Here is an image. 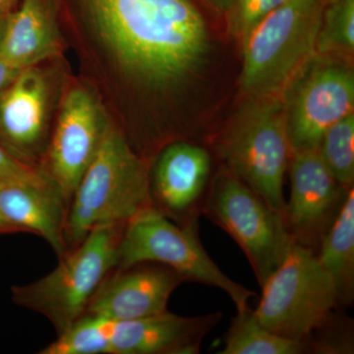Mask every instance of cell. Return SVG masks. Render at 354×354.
<instances>
[{
	"instance_id": "1",
	"label": "cell",
	"mask_w": 354,
	"mask_h": 354,
	"mask_svg": "<svg viewBox=\"0 0 354 354\" xmlns=\"http://www.w3.org/2000/svg\"><path fill=\"white\" fill-rule=\"evenodd\" d=\"M118 64L162 87L201 64L209 48L206 23L190 0H78Z\"/></svg>"
},
{
	"instance_id": "2",
	"label": "cell",
	"mask_w": 354,
	"mask_h": 354,
	"mask_svg": "<svg viewBox=\"0 0 354 354\" xmlns=\"http://www.w3.org/2000/svg\"><path fill=\"white\" fill-rule=\"evenodd\" d=\"M149 174V162L133 149L124 133L109 123L70 202L64 227L68 250L95 228L127 225L152 207Z\"/></svg>"
},
{
	"instance_id": "3",
	"label": "cell",
	"mask_w": 354,
	"mask_h": 354,
	"mask_svg": "<svg viewBox=\"0 0 354 354\" xmlns=\"http://www.w3.org/2000/svg\"><path fill=\"white\" fill-rule=\"evenodd\" d=\"M214 146L223 167L285 218L291 148L281 95L248 97Z\"/></svg>"
},
{
	"instance_id": "4",
	"label": "cell",
	"mask_w": 354,
	"mask_h": 354,
	"mask_svg": "<svg viewBox=\"0 0 354 354\" xmlns=\"http://www.w3.org/2000/svg\"><path fill=\"white\" fill-rule=\"evenodd\" d=\"M324 1L286 0L242 39L244 94L281 95L315 55Z\"/></svg>"
},
{
	"instance_id": "5",
	"label": "cell",
	"mask_w": 354,
	"mask_h": 354,
	"mask_svg": "<svg viewBox=\"0 0 354 354\" xmlns=\"http://www.w3.org/2000/svg\"><path fill=\"white\" fill-rule=\"evenodd\" d=\"M125 225L95 228L79 245L62 257L55 270L24 286H14V304L41 314L57 335L81 317L95 291L116 266Z\"/></svg>"
},
{
	"instance_id": "6",
	"label": "cell",
	"mask_w": 354,
	"mask_h": 354,
	"mask_svg": "<svg viewBox=\"0 0 354 354\" xmlns=\"http://www.w3.org/2000/svg\"><path fill=\"white\" fill-rule=\"evenodd\" d=\"M261 288L254 316L270 332L291 339L308 342L342 308L316 253L297 243Z\"/></svg>"
},
{
	"instance_id": "7",
	"label": "cell",
	"mask_w": 354,
	"mask_h": 354,
	"mask_svg": "<svg viewBox=\"0 0 354 354\" xmlns=\"http://www.w3.org/2000/svg\"><path fill=\"white\" fill-rule=\"evenodd\" d=\"M143 262L171 268L185 279L227 293L237 312L250 308L255 293L228 278L203 247L198 225H177L153 207L140 212L123 228L116 269Z\"/></svg>"
},
{
	"instance_id": "8",
	"label": "cell",
	"mask_w": 354,
	"mask_h": 354,
	"mask_svg": "<svg viewBox=\"0 0 354 354\" xmlns=\"http://www.w3.org/2000/svg\"><path fill=\"white\" fill-rule=\"evenodd\" d=\"M203 216L239 244L260 286L295 243L283 216L223 165L213 177Z\"/></svg>"
},
{
	"instance_id": "9",
	"label": "cell",
	"mask_w": 354,
	"mask_h": 354,
	"mask_svg": "<svg viewBox=\"0 0 354 354\" xmlns=\"http://www.w3.org/2000/svg\"><path fill=\"white\" fill-rule=\"evenodd\" d=\"M291 153L318 150L324 133L354 113V73L349 62L314 57L281 94Z\"/></svg>"
},
{
	"instance_id": "10",
	"label": "cell",
	"mask_w": 354,
	"mask_h": 354,
	"mask_svg": "<svg viewBox=\"0 0 354 354\" xmlns=\"http://www.w3.org/2000/svg\"><path fill=\"white\" fill-rule=\"evenodd\" d=\"M109 123L101 104L88 88L74 86L64 95L39 171L68 206L101 147Z\"/></svg>"
},
{
	"instance_id": "11",
	"label": "cell",
	"mask_w": 354,
	"mask_h": 354,
	"mask_svg": "<svg viewBox=\"0 0 354 354\" xmlns=\"http://www.w3.org/2000/svg\"><path fill=\"white\" fill-rule=\"evenodd\" d=\"M213 177L208 149L187 140L169 142L150 165L153 208L177 225L199 227Z\"/></svg>"
},
{
	"instance_id": "12",
	"label": "cell",
	"mask_w": 354,
	"mask_h": 354,
	"mask_svg": "<svg viewBox=\"0 0 354 354\" xmlns=\"http://www.w3.org/2000/svg\"><path fill=\"white\" fill-rule=\"evenodd\" d=\"M288 172L290 196L286 202V227L295 243L317 253L349 190L335 180L317 151L291 153Z\"/></svg>"
},
{
	"instance_id": "13",
	"label": "cell",
	"mask_w": 354,
	"mask_h": 354,
	"mask_svg": "<svg viewBox=\"0 0 354 354\" xmlns=\"http://www.w3.org/2000/svg\"><path fill=\"white\" fill-rule=\"evenodd\" d=\"M50 83L38 67L22 69L0 95V142L14 157L39 169L48 141Z\"/></svg>"
},
{
	"instance_id": "14",
	"label": "cell",
	"mask_w": 354,
	"mask_h": 354,
	"mask_svg": "<svg viewBox=\"0 0 354 354\" xmlns=\"http://www.w3.org/2000/svg\"><path fill=\"white\" fill-rule=\"evenodd\" d=\"M184 281L180 274L158 263L114 268L95 291L85 314L121 322L164 313L169 311L172 293Z\"/></svg>"
},
{
	"instance_id": "15",
	"label": "cell",
	"mask_w": 354,
	"mask_h": 354,
	"mask_svg": "<svg viewBox=\"0 0 354 354\" xmlns=\"http://www.w3.org/2000/svg\"><path fill=\"white\" fill-rule=\"evenodd\" d=\"M221 319V313L183 317L167 311L114 322L111 354H197Z\"/></svg>"
},
{
	"instance_id": "16",
	"label": "cell",
	"mask_w": 354,
	"mask_h": 354,
	"mask_svg": "<svg viewBox=\"0 0 354 354\" xmlns=\"http://www.w3.org/2000/svg\"><path fill=\"white\" fill-rule=\"evenodd\" d=\"M68 208L50 181L0 183V213L7 223L18 234L39 235L58 258L68 251L64 239Z\"/></svg>"
},
{
	"instance_id": "17",
	"label": "cell",
	"mask_w": 354,
	"mask_h": 354,
	"mask_svg": "<svg viewBox=\"0 0 354 354\" xmlns=\"http://www.w3.org/2000/svg\"><path fill=\"white\" fill-rule=\"evenodd\" d=\"M62 48L55 0H20L0 43V58L17 69L36 66Z\"/></svg>"
},
{
	"instance_id": "18",
	"label": "cell",
	"mask_w": 354,
	"mask_h": 354,
	"mask_svg": "<svg viewBox=\"0 0 354 354\" xmlns=\"http://www.w3.org/2000/svg\"><path fill=\"white\" fill-rule=\"evenodd\" d=\"M334 281L341 307L354 298V189L348 191L339 215L323 237L316 253Z\"/></svg>"
},
{
	"instance_id": "19",
	"label": "cell",
	"mask_w": 354,
	"mask_h": 354,
	"mask_svg": "<svg viewBox=\"0 0 354 354\" xmlns=\"http://www.w3.org/2000/svg\"><path fill=\"white\" fill-rule=\"evenodd\" d=\"M311 353L307 342L291 339L263 327L250 308L237 312L218 354H304Z\"/></svg>"
},
{
	"instance_id": "20",
	"label": "cell",
	"mask_w": 354,
	"mask_h": 354,
	"mask_svg": "<svg viewBox=\"0 0 354 354\" xmlns=\"http://www.w3.org/2000/svg\"><path fill=\"white\" fill-rule=\"evenodd\" d=\"M316 55L349 62L354 53V0H325Z\"/></svg>"
},
{
	"instance_id": "21",
	"label": "cell",
	"mask_w": 354,
	"mask_h": 354,
	"mask_svg": "<svg viewBox=\"0 0 354 354\" xmlns=\"http://www.w3.org/2000/svg\"><path fill=\"white\" fill-rule=\"evenodd\" d=\"M113 328V321L85 314L39 353L111 354Z\"/></svg>"
},
{
	"instance_id": "22",
	"label": "cell",
	"mask_w": 354,
	"mask_h": 354,
	"mask_svg": "<svg viewBox=\"0 0 354 354\" xmlns=\"http://www.w3.org/2000/svg\"><path fill=\"white\" fill-rule=\"evenodd\" d=\"M317 152L344 189L353 188L354 113L337 121L324 133Z\"/></svg>"
},
{
	"instance_id": "23",
	"label": "cell",
	"mask_w": 354,
	"mask_h": 354,
	"mask_svg": "<svg viewBox=\"0 0 354 354\" xmlns=\"http://www.w3.org/2000/svg\"><path fill=\"white\" fill-rule=\"evenodd\" d=\"M286 0H234L227 13L230 34L242 41L261 21Z\"/></svg>"
},
{
	"instance_id": "24",
	"label": "cell",
	"mask_w": 354,
	"mask_h": 354,
	"mask_svg": "<svg viewBox=\"0 0 354 354\" xmlns=\"http://www.w3.org/2000/svg\"><path fill=\"white\" fill-rule=\"evenodd\" d=\"M48 181L39 169L21 162L0 142V183Z\"/></svg>"
},
{
	"instance_id": "25",
	"label": "cell",
	"mask_w": 354,
	"mask_h": 354,
	"mask_svg": "<svg viewBox=\"0 0 354 354\" xmlns=\"http://www.w3.org/2000/svg\"><path fill=\"white\" fill-rule=\"evenodd\" d=\"M20 69L15 68L0 58V95L19 74Z\"/></svg>"
},
{
	"instance_id": "26",
	"label": "cell",
	"mask_w": 354,
	"mask_h": 354,
	"mask_svg": "<svg viewBox=\"0 0 354 354\" xmlns=\"http://www.w3.org/2000/svg\"><path fill=\"white\" fill-rule=\"evenodd\" d=\"M205 1H206L209 6L215 8L216 10L227 12L234 0H205Z\"/></svg>"
},
{
	"instance_id": "27",
	"label": "cell",
	"mask_w": 354,
	"mask_h": 354,
	"mask_svg": "<svg viewBox=\"0 0 354 354\" xmlns=\"http://www.w3.org/2000/svg\"><path fill=\"white\" fill-rule=\"evenodd\" d=\"M20 0H0V13H9Z\"/></svg>"
},
{
	"instance_id": "28",
	"label": "cell",
	"mask_w": 354,
	"mask_h": 354,
	"mask_svg": "<svg viewBox=\"0 0 354 354\" xmlns=\"http://www.w3.org/2000/svg\"><path fill=\"white\" fill-rule=\"evenodd\" d=\"M15 232H17L7 223L6 218H4L1 213H0V234H15Z\"/></svg>"
},
{
	"instance_id": "29",
	"label": "cell",
	"mask_w": 354,
	"mask_h": 354,
	"mask_svg": "<svg viewBox=\"0 0 354 354\" xmlns=\"http://www.w3.org/2000/svg\"><path fill=\"white\" fill-rule=\"evenodd\" d=\"M9 13H0V43H1L2 36H3V32L4 29H6V21L7 18H8Z\"/></svg>"
}]
</instances>
